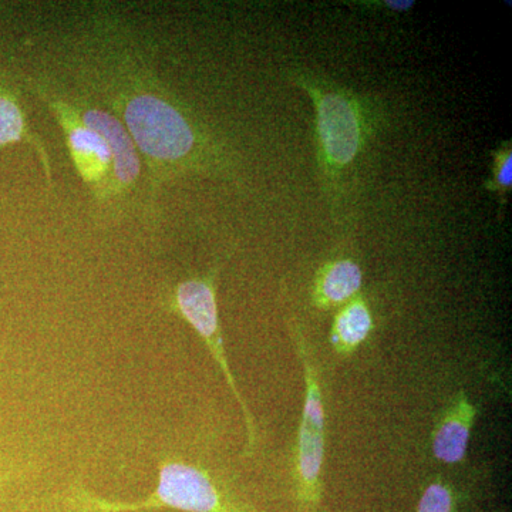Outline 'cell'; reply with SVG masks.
<instances>
[{"label":"cell","mask_w":512,"mask_h":512,"mask_svg":"<svg viewBox=\"0 0 512 512\" xmlns=\"http://www.w3.org/2000/svg\"><path fill=\"white\" fill-rule=\"evenodd\" d=\"M66 49L63 66L74 87L113 113L136 144L150 202L178 178L228 173L231 160L210 128L165 87L116 23L94 22Z\"/></svg>","instance_id":"obj_1"},{"label":"cell","mask_w":512,"mask_h":512,"mask_svg":"<svg viewBox=\"0 0 512 512\" xmlns=\"http://www.w3.org/2000/svg\"><path fill=\"white\" fill-rule=\"evenodd\" d=\"M67 504L76 512H140L163 508L183 512H264L217 474L178 460H163L158 464L157 488L143 500L130 503L106 500L77 485L70 491Z\"/></svg>","instance_id":"obj_2"},{"label":"cell","mask_w":512,"mask_h":512,"mask_svg":"<svg viewBox=\"0 0 512 512\" xmlns=\"http://www.w3.org/2000/svg\"><path fill=\"white\" fill-rule=\"evenodd\" d=\"M316 110V150L322 174L335 181L362 153L375 130V114L357 94L305 72L293 73Z\"/></svg>","instance_id":"obj_3"},{"label":"cell","mask_w":512,"mask_h":512,"mask_svg":"<svg viewBox=\"0 0 512 512\" xmlns=\"http://www.w3.org/2000/svg\"><path fill=\"white\" fill-rule=\"evenodd\" d=\"M292 332L305 379V403L293 447V495L299 512H320L323 497L322 470L326 453L325 402L315 353L301 325L293 323Z\"/></svg>","instance_id":"obj_4"},{"label":"cell","mask_w":512,"mask_h":512,"mask_svg":"<svg viewBox=\"0 0 512 512\" xmlns=\"http://www.w3.org/2000/svg\"><path fill=\"white\" fill-rule=\"evenodd\" d=\"M163 305L168 311L184 319L204 340L212 359L220 367L232 396L241 407L245 434H247L244 457L254 456L259 441L258 426H256V421L244 396L239 392L237 380H235L234 373L229 366L227 352H225L220 313H218L217 269H212L205 275L185 279L175 285L173 291L168 293L167 298H164Z\"/></svg>","instance_id":"obj_5"},{"label":"cell","mask_w":512,"mask_h":512,"mask_svg":"<svg viewBox=\"0 0 512 512\" xmlns=\"http://www.w3.org/2000/svg\"><path fill=\"white\" fill-rule=\"evenodd\" d=\"M36 96L45 103L47 110L62 128L67 150L74 168L92 195L94 204L106 217L113 218V156L106 138L99 131L87 127L74 113L55 80L36 79L32 82Z\"/></svg>","instance_id":"obj_6"},{"label":"cell","mask_w":512,"mask_h":512,"mask_svg":"<svg viewBox=\"0 0 512 512\" xmlns=\"http://www.w3.org/2000/svg\"><path fill=\"white\" fill-rule=\"evenodd\" d=\"M477 413V407L464 390L450 400L431 437V450L436 460L448 466H456L466 460Z\"/></svg>","instance_id":"obj_7"},{"label":"cell","mask_w":512,"mask_h":512,"mask_svg":"<svg viewBox=\"0 0 512 512\" xmlns=\"http://www.w3.org/2000/svg\"><path fill=\"white\" fill-rule=\"evenodd\" d=\"M362 268L352 259L343 258L320 266L313 278L311 302L319 311L342 308L362 291Z\"/></svg>","instance_id":"obj_8"},{"label":"cell","mask_w":512,"mask_h":512,"mask_svg":"<svg viewBox=\"0 0 512 512\" xmlns=\"http://www.w3.org/2000/svg\"><path fill=\"white\" fill-rule=\"evenodd\" d=\"M375 329L372 311L362 295L339 308L330 329V345L340 357L355 355L356 350L366 342Z\"/></svg>","instance_id":"obj_9"},{"label":"cell","mask_w":512,"mask_h":512,"mask_svg":"<svg viewBox=\"0 0 512 512\" xmlns=\"http://www.w3.org/2000/svg\"><path fill=\"white\" fill-rule=\"evenodd\" d=\"M22 141H26L35 148L40 163H42L43 171H45L47 185L52 188V161H50L49 153H47L42 138L30 130L25 113H23L16 97L12 93L0 90V147L22 143Z\"/></svg>","instance_id":"obj_10"},{"label":"cell","mask_w":512,"mask_h":512,"mask_svg":"<svg viewBox=\"0 0 512 512\" xmlns=\"http://www.w3.org/2000/svg\"><path fill=\"white\" fill-rule=\"evenodd\" d=\"M416 512H458L456 488L443 477H434L421 491Z\"/></svg>","instance_id":"obj_11"},{"label":"cell","mask_w":512,"mask_h":512,"mask_svg":"<svg viewBox=\"0 0 512 512\" xmlns=\"http://www.w3.org/2000/svg\"><path fill=\"white\" fill-rule=\"evenodd\" d=\"M494 163L491 167L490 180L485 183L487 190L495 192L501 200L505 201L512 187V150L511 143L507 141L494 151Z\"/></svg>","instance_id":"obj_12"},{"label":"cell","mask_w":512,"mask_h":512,"mask_svg":"<svg viewBox=\"0 0 512 512\" xmlns=\"http://www.w3.org/2000/svg\"><path fill=\"white\" fill-rule=\"evenodd\" d=\"M15 474V463L3 456V454H0V487H2L3 484L9 483L10 480H13Z\"/></svg>","instance_id":"obj_13"},{"label":"cell","mask_w":512,"mask_h":512,"mask_svg":"<svg viewBox=\"0 0 512 512\" xmlns=\"http://www.w3.org/2000/svg\"><path fill=\"white\" fill-rule=\"evenodd\" d=\"M383 5H386V8L392 10H399V12H406V10L412 9L414 6L413 0H399V2H383Z\"/></svg>","instance_id":"obj_14"}]
</instances>
